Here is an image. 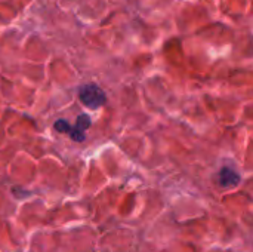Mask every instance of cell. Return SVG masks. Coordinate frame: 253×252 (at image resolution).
Returning a JSON list of instances; mask_svg holds the SVG:
<instances>
[{
    "mask_svg": "<svg viewBox=\"0 0 253 252\" xmlns=\"http://www.w3.org/2000/svg\"><path fill=\"white\" fill-rule=\"evenodd\" d=\"M79 98L86 107H89L92 110H96V108L102 107L105 104V101H107V97H105L104 91L96 85H84L79 91Z\"/></svg>",
    "mask_w": 253,
    "mask_h": 252,
    "instance_id": "obj_1",
    "label": "cell"
},
{
    "mask_svg": "<svg viewBox=\"0 0 253 252\" xmlns=\"http://www.w3.org/2000/svg\"><path fill=\"white\" fill-rule=\"evenodd\" d=\"M90 126V117L87 114H80L77 117V123L76 126H70V137L74 140V141H83L84 140V131Z\"/></svg>",
    "mask_w": 253,
    "mask_h": 252,
    "instance_id": "obj_2",
    "label": "cell"
},
{
    "mask_svg": "<svg viewBox=\"0 0 253 252\" xmlns=\"http://www.w3.org/2000/svg\"><path fill=\"white\" fill-rule=\"evenodd\" d=\"M240 181V177L236 171L230 169V168H224L219 172V183L222 187H234L237 186Z\"/></svg>",
    "mask_w": 253,
    "mask_h": 252,
    "instance_id": "obj_3",
    "label": "cell"
},
{
    "mask_svg": "<svg viewBox=\"0 0 253 252\" xmlns=\"http://www.w3.org/2000/svg\"><path fill=\"white\" fill-rule=\"evenodd\" d=\"M55 129H56L58 132H65V134H68V132H70V125H68L67 120L59 119V120L55 123Z\"/></svg>",
    "mask_w": 253,
    "mask_h": 252,
    "instance_id": "obj_4",
    "label": "cell"
}]
</instances>
